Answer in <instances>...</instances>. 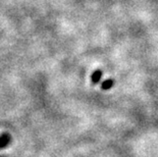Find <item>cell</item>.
Instances as JSON below:
<instances>
[{
	"label": "cell",
	"mask_w": 158,
	"mask_h": 157,
	"mask_svg": "<svg viewBox=\"0 0 158 157\" xmlns=\"http://www.w3.org/2000/svg\"><path fill=\"white\" fill-rule=\"evenodd\" d=\"M101 76H102V72L101 71H95L93 72L92 75V82L94 84H97V83L100 82V80H101Z\"/></svg>",
	"instance_id": "obj_1"
},
{
	"label": "cell",
	"mask_w": 158,
	"mask_h": 157,
	"mask_svg": "<svg viewBox=\"0 0 158 157\" xmlns=\"http://www.w3.org/2000/svg\"><path fill=\"white\" fill-rule=\"evenodd\" d=\"M8 143H9V136L2 135L0 137V148H4Z\"/></svg>",
	"instance_id": "obj_2"
},
{
	"label": "cell",
	"mask_w": 158,
	"mask_h": 157,
	"mask_svg": "<svg viewBox=\"0 0 158 157\" xmlns=\"http://www.w3.org/2000/svg\"><path fill=\"white\" fill-rule=\"evenodd\" d=\"M113 86V80H106V81H104L103 83H102V89H104V90H108V89H110L111 87Z\"/></svg>",
	"instance_id": "obj_3"
}]
</instances>
